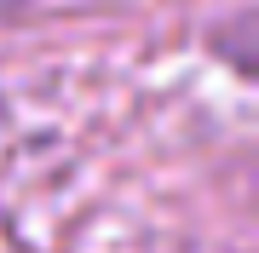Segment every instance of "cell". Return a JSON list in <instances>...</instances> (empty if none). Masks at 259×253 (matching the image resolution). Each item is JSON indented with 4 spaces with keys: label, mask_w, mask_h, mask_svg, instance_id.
<instances>
[]
</instances>
